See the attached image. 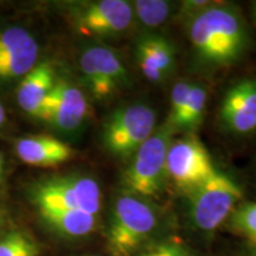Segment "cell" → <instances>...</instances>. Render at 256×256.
<instances>
[{
  "label": "cell",
  "mask_w": 256,
  "mask_h": 256,
  "mask_svg": "<svg viewBox=\"0 0 256 256\" xmlns=\"http://www.w3.org/2000/svg\"><path fill=\"white\" fill-rule=\"evenodd\" d=\"M88 101L78 87L66 81L56 82L48 95L38 119L46 121L60 132H76L87 120Z\"/></svg>",
  "instance_id": "30bf717a"
},
{
  "label": "cell",
  "mask_w": 256,
  "mask_h": 256,
  "mask_svg": "<svg viewBox=\"0 0 256 256\" xmlns=\"http://www.w3.org/2000/svg\"><path fill=\"white\" fill-rule=\"evenodd\" d=\"M188 217L197 232L211 234L240 206L243 190L232 176L217 170L206 183L188 192Z\"/></svg>",
  "instance_id": "277c9868"
},
{
  "label": "cell",
  "mask_w": 256,
  "mask_h": 256,
  "mask_svg": "<svg viewBox=\"0 0 256 256\" xmlns=\"http://www.w3.org/2000/svg\"><path fill=\"white\" fill-rule=\"evenodd\" d=\"M2 156L0 154V180H2Z\"/></svg>",
  "instance_id": "4316f807"
},
{
  "label": "cell",
  "mask_w": 256,
  "mask_h": 256,
  "mask_svg": "<svg viewBox=\"0 0 256 256\" xmlns=\"http://www.w3.org/2000/svg\"><path fill=\"white\" fill-rule=\"evenodd\" d=\"M38 249L28 235L20 232H10L0 238V256H37Z\"/></svg>",
  "instance_id": "ffe728a7"
},
{
  "label": "cell",
  "mask_w": 256,
  "mask_h": 256,
  "mask_svg": "<svg viewBox=\"0 0 256 256\" xmlns=\"http://www.w3.org/2000/svg\"><path fill=\"white\" fill-rule=\"evenodd\" d=\"M55 83V70L49 62L37 64L24 76L19 84L18 104L28 114L38 118Z\"/></svg>",
  "instance_id": "5bb4252c"
},
{
  "label": "cell",
  "mask_w": 256,
  "mask_h": 256,
  "mask_svg": "<svg viewBox=\"0 0 256 256\" xmlns=\"http://www.w3.org/2000/svg\"><path fill=\"white\" fill-rule=\"evenodd\" d=\"M188 37L194 63L217 72L238 63L252 44L250 31L238 8L212 2L188 20Z\"/></svg>",
  "instance_id": "6da1fadb"
},
{
  "label": "cell",
  "mask_w": 256,
  "mask_h": 256,
  "mask_svg": "<svg viewBox=\"0 0 256 256\" xmlns=\"http://www.w3.org/2000/svg\"><path fill=\"white\" fill-rule=\"evenodd\" d=\"M134 22L147 32L158 28L168 22L174 4L166 0H136L130 2Z\"/></svg>",
  "instance_id": "2e32d148"
},
{
  "label": "cell",
  "mask_w": 256,
  "mask_h": 256,
  "mask_svg": "<svg viewBox=\"0 0 256 256\" xmlns=\"http://www.w3.org/2000/svg\"><path fill=\"white\" fill-rule=\"evenodd\" d=\"M208 95L206 88L202 84L192 83L190 92L184 110L180 116L172 126L174 130H184V132L192 133V130H197V127L202 124L204 119V114L206 110Z\"/></svg>",
  "instance_id": "e0dca14e"
},
{
  "label": "cell",
  "mask_w": 256,
  "mask_h": 256,
  "mask_svg": "<svg viewBox=\"0 0 256 256\" xmlns=\"http://www.w3.org/2000/svg\"><path fill=\"white\" fill-rule=\"evenodd\" d=\"M174 132L166 122L140 146L122 174L124 191L152 202L162 194L168 180L166 159Z\"/></svg>",
  "instance_id": "3957f363"
},
{
  "label": "cell",
  "mask_w": 256,
  "mask_h": 256,
  "mask_svg": "<svg viewBox=\"0 0 256 256\" xmlns=\"http://www.w3.org/2000/svg\"><path fill=\"white\" fill-rule=\"evenodd\" d=\"M80 66L86 84L98 100H106L130 83V74L116 51L106 46H89L82 52Z\"/></svg>",
  "instance_id": "ba28073f"
},
{
  "label": "cell",
  "mask_w": 256,
  "mask_h": 256,
  "mask_svg": "<svg viewBox=\"0 0 256 256\" xmlns=\"http://www.w3.org/2000/svg\"><path fill=\"white\" fill-rule=\"evenodd\" d=\"M246 254H247V256H256V243H248L247 242Z\"/></svg>",
  "instance_id": "cb8c5ba5"
},
{
  "label": "cell",
  "mask_w": 256,
  "mask_h": 256,
  "mask_svg": "<svg viewBox=\"0 0 256 256\" xmlns=\"http://www.w3.org/2000/svg\"><path fill=\"white\" fill-rule=\"evenodd\" d=\"M191 86L192 82L188 81V80H180L172 88L171 94H170V112L168 118V124L171 128L176 124V121L178 120V118L180 116L182 112L184 110Z\"/></svg>",
  "instance_id": "7402d4cb"
},
{
  "label": "cell",
  "mask_w": 256,
  "mask_h": 256,
  "mask_svg": "<svg viewBox=\"0 0 256 256\" xmlns=\"http://www.w3.org/2000/svg\"><path fill=\"white\" fill-rule=\"evenodd\" d=\"M229 228L247 238L248 243H256V203H242L228 218Z\"/></svg>",
  "instance_id": "d6986e66"
},
{
  "label": "cell",
  "mask_w": 256,
  "mask_h": 256,
  "mask_svg": "<svg viewBox=\"0 0 256 256\" xmlns=\"http://www.w3.org/2000/svg\"><path fill=\"white\" fill-rule=\"evenodd\" d=\"M252 19H254V23L256 24V2L252 6Z\"/></svg>",
  "instance_id": "484cf974"
},
{
  "label": "cell",
  "mask_w": 256,
  "mask_h": 256,
  "mask_svg": "<svg viewBox=\"0 0 256 256\" xmlns=\"http://www.w3.org/2000/svg\"><path fill=\"white\" fill-rule=\"evenodd\" d=\"M134 57L144 78L154 84L165 82L174 74L177 64L174 43L154 32H145L138 38Z\"/></svg>",
  "instance_id": "7c38bea8"
},
{
  "label": "cell",
  "mask_w": 256,
  "mask_h": 256,
  "mask_svg": "<svg viewBox=\"0 0 256 256\" xmlns=\"http://www.w3.org/2000/svg\"><path fill=\"white\" fill-rule=\"evenodd\" d=\"M162 226V211L152 200L122 191L112 204L107 246L112 256H136L154 241Z\"/></svg>",
  "instance_id": "7a4b0ae2"
},
{
  "label": "cell",
  "mask_w": 256,
  "mask_h": 256,
  "mask_svg": "<svg viewBox=\"0 0 256 256\" xmlns=\"http://www.w3.org/2000/svg\"><path fill=\"white\" fill-rule=\"evenodd\" d=\"M34 40L26 30L20 28H10L0 32V57L20 49Z\"/></svg>",
  "instance_id": "603a6c76"
},
{
  "label": "cell",
  "mask_w": 256,
  "mask_h": 256,
  "mask_svg": "<svg viewBox=\"0 0 256 256\" xmlns=\"http://www.w3.org/2000/svg\"><path fill=\"white\" fill-rule=\"evenodd\" d=\"M34 202L40 209L78 210L98 216L102 194L95 179L87 176H66L51 178L38 184Z\"/></svg>",
  "instance_id": "8992f818"
},
{
  "label": "cell",
  "mask_w": 256,
  "mask_h": 256,
  "mask_svg": "<svg viewBox=\"0 0 256 256\" xmlns=\"http://www.w3.org/2000/svg\"><path fill=\"white\" fill-rule=\"evenodd\" d=\"M17 156L32 166L50 168L72 158V148L62 140L50 136H30L16 144Z\"/></svg>",
  "instance_id": "4fadbf2b"
},
{
  "label": "cell",
  "mask_w": 256,
  "mask_h": 256,
  "mask_svg": "<svg viewBox=\"0 0 256 256\" xmlns=\"http://www.w3.org/2000/svg\"><path fill=\"white\" fill-rule=\"evenodd\" d=\"M44 220L57 232L68 238H83L94 232L98 216L78 210L40 209Z\"/></svg>",
  "instance_id": "9a60e30c"
},
{
  "label": "cell",
  "mask_w": 256,
  "mask_h": 256,
  "mask_svg": "<svg viewBox=\"0 0 256 256\" xmlns=\"http://www.w3.org/2000/svg\"><path fill=\"white\" fill-rule=\"evenodd\" d=\"M166 170L168 180L185 194L206 183L217 171L206 146L192 134L171 142Z\"/></svg>",
  "instance_id": "52a82bcc"
},
{
  "label": "cell",
  "mask_w": 256,
  "mask_h": 256,
  "mask_svg": "<svg viewBox=\"0 0 256 256\" xmlns=\"http://www.w3.org/2000/svg\"><path fill=\"white\" fill-rule=\"evenodd\" d=\"M136 256H197L190 248L174 240L153 242Z\"/></svg>",
  "instance_id": "44dd1931"
},
{
  "label": "cell",
  "mask_w": 256,
  "mask_h": 256,
  "mask_svg": "<svg viewBox=\"0 0 256 256\" xmlns=\"http://www.w3.org/2000/svg\"><path fill=\"white\" fill-rule=\"evenodd\" d=\"M218 119L224 130L235 136L256 132V78L240 80L226 90Z\"/></svg>",
  "instance_id": "8fae6325"
},
{
  "label": "cell",
  "mask_w": 256,
  "mask_h": 256,
  "mask_svg": "<svg viewBox=\"0 0 256 256\" xmlns=\"http://www.w3.org/2000/svg\"><path fill=\"white\" fill-rule=\"evenodd\" d=\"M75 24L83 34L100 38L122 36L134 23L133 10L124 0H98L81 5L74 14Z\"/></svg>",
  "instance_id": "9c48e42d"
},
{
  "label": "cell",
  "mask_w": 256,
  "mask_h": 256,
  "mask_svg": "<svg viewBox=\"0 0 256 256\" xmlns=\"http://www.w3.org/2000/svg\"><path fill=\"white\" fill-rule=\"evenodd\" d=\"M156 130V113L151 106L124 104L113 112L106 121L102 139L112 154L130 162Z\"/></svg>",
  "instance_id": "5b68a950"
},
{
  "label": "cell",
  "mask_w": 256,
  "mask_h": 256,
  "mask_svg": "<svg viewBox=\"0 0 256 256\" xmlns=\"http://www.w3.org/2000/svg\"><path fill=\"white\" fill-rule=\"evenodd\" d=\"M36 40H31L20 49L0 57V78H10L25 76L36 66L38 57Z\"/></svg>",
  "instance_id": "ac0fdd59"
},
{
  "label": "cell",
  "mask_w": 256,
  "mask_h": 256,
  "mask_svg": "<svg viewBox=\"0 0 256 256\" xmlns=\"http://www.w3.org/2000/svg\"><path fill=\"white\" fill-rule=\"evenodd\" d=\"M4 121H5V110L4 108H2V106L0 104V127L2 126Z\"/></svg>",
  "instance_id": "d4e9b609"
}]
</instances>
